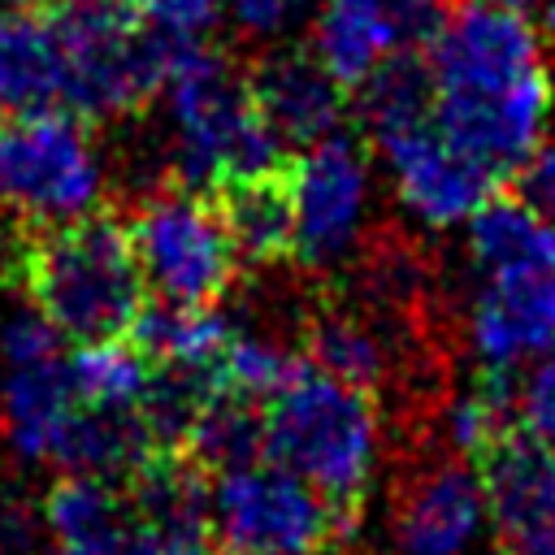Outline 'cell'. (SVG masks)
Here are the masks:
<instances>
[{
  "mask_svg": "<svg viewBox=\"0 0 555 555\" xmlns=\"http://www.w3.org/2000/svg\"><path fill=\"white\" fill-rule=\"evenodd\" d=\"M182 451L195 464L212 468V473L264 455V416H260V403L238 399V395H225V390L212 395L204 403V412L195 416Z\"/></svg>",
  "mask_w": 555,
  "mask_h": 555,
  "instance_id": "25",
  "label": "cell"
},
{
  "mask_svg": "<svg viewBox=\"0 0 555 555\" xmlns=\"http://www.w3.org/2000/svg\"><path fill=\"white\" fill-rule=\"evenodd\" d=\"M395 48H403V39L390 0H317L308 52L347 91H356Z\"/></svg>",
  "mask_w": 555,
  "mask_h": 555,
  "instance_id": "18",
  "label": "cell"
},
{
  "mask_svg": "<svg viewBox=\"0 0 555 555\" xmlns=\"http://www.w3.org/2000/svg\"><path fill=\"white\" fill-rule=\"evenodd\" d=\"M464 225V256L473 278L555 269V221L520 204L512 191H494Z\"/></svg>",
  "mask_w": 555,
  "mask_h": 555,
  "instance_id": "19",
  "label": "cell"
},
{
  "mask_svg": "<svg viewBox=\"0 0 555 555\" xmlns=\"http://www.w3.org/2000/svg\"><path fill=\"white\" fill-rule=\"evenodd\" d=\"M512 555H555V533L542 538V542H533V546H520V551H512Z\"/></svg>",
  "mask_w": 555,
  "mask_h": 555,
  "instance_id": "33",
  "label": "cell"
},
{
  "mask_svg": "<svg viewBox=\"0 0 555 555\" xmlns=\"http://www.w3.org/2000/svg\"><path fill=\"white\" fill-rule=\"evenodd\" d=\"M43 555H130V507L108 477L65 473L39 503Z\"/></svg>",
  "mask_w": 555,
  "mask_h": 555,
  "instance_id": "16",
  "label": "cell"
},
{
  "mask_svg": "<svg viewBox=\"0 0 555 555\" xmlns=\"http://www.w3.org/2000/svg\"><path fill=\"white\" fill-rule=\"evenodd\" d=\"M351 108L364 126V143L434 117V69L425 48H395L356 91Z\"/></svg>",
  "mask_w": 555,
  "mask_h": 555,
  "instance_id": "23",
  "label": "cell"
},
{
  "mask_svg": "<svg viewBox=\"0 0 555 555\" xmlns=\"http://www.w3.org/2000/svg\"><path fill=\"white\" fill-rule=\"evenodd\" d=\"M464 338L481 369L520 373L555 343V269L473 278Z\"/></svg>",
  "mask_w": 555,
  "mask_h": 555,
  "instance_id": "12",
  "label": "cell"
},
{
  "mask_svg": "<svg viewBox=\"0 0 555 555\" xmlns=\"http://www.w3.org/2000/svg\"><path fill=\"white\" fill-rule=\"evenodd\" d=\"M48 0H0V13H30V9H43Z\"/></svg>",
  "mask_w": 555,
  "mask_h": 555,
  "instance_id": "31",
  "label": "cell"
},
{
  "mask_svg": "<svg viewBox=\"0 0 555 555\" xmlns=\"http://www.w3.org/2000/svg\"><path fill=\"white\" fill-rule=\"evenodd\" d=\"M299 347L312 369L377 390L390 377V343L356 304H312L299 317Z\"/></svg>",
  "mask_w": 555,
  "mask_h": 555,
  "instance_id": "21",
  "label": "cell"
},
{
  "mask_svg": "<svg viewBox=\"0 0 555 555\" xmlns=\"http://www.w3.org/2000/svg\"><path fill=\"white\" fill-rule=\"evenodd\" d=\"M395 516L403 555H464L490 520L477 464L455 455L429 460L403 481Z\"/></svg>",
  "mask_w": 555,
  "mask_h": 555,
  "instance_id": "14",
  "label": "cell"
},
{
  "mask_svg": "<svg viewBox=\"0 0 555 555\" xmlns=\"http://www.w3.org/2000/svg\"><path fill=\"white\" fill-rule=\"evenodd\" d=\"M507 191H512L520 204H529L533 212H542V217L555 221V134H551V130H546V134L525 152V160L507 173Z\"/></svg>",
  "mask_w": 555,
  "mask_h": 555,
  "instance_id": "28",
  "label": "cell"
},
{
  "mask_svg": "<svg viewBox=\"0 0 555 555\" xmlns=\"http://www.w3.org/2000/svg\"><path fill=\"white\" fill-rule=\"evenodd\" d=\"M147 377L152 364L130 338L74 343L69 351V386L87 408H139Z\"/></svg>",
  "mask_w": 555,
  "mask_h": 555,
  "instance_id": "24",
  "label": "cell"
},
{
  "mask_svg": "<svg viewBox=\"0 0 555 555\" xmlns=\"http://www.w3.org/2000/svg\"><path fill=\"white\" fill-rule=\"evenodd\" d=\"M295 204V260L304 269H338L364 247L369 217V143L334 130L286 160Z\"/></svg>",
  "mask_w": 555,
  "mask_h": 555,
  "instance_id": "10",
  "label": "cell"
},
{
  "mask_svg": "<svg viewBox=\"0 0 555 555\" xmlns=\"http://www.w3.org/2000/svg\"><path fill=\"white\" fill-rule=\"evenodd\" d=\"M295 369H299V356H295L273 330H260V325H234L230 338H225L217 377H221V390H225V395L264 403V399H269Z\"/></svg>",
  "mask_w": 555,
  "mask_h": 555,
  "instance_id": "26",
  "label": "cell"
},
{
  "mask_svg": "<svg viewBox=\"0 0 555 555\" xmlns=\"http://www.w3.org/2000/svg\"><path fill=\"white\" fill-rule=\"evenodd\" d=\"M65 48L52 17L0 13V117L61 108Z\"/></svg>",
  "mask_w": 555,
  "mask_h": 555,
  "instance_id": "20",
  "label": "cell"
},
{
  "mask_svg": "<svg viewBox=\"0 0 555 555\" xmlns=\"http://www.w3.org/2000/svg\"><path fill=\"white\" fill-rule=\"evenodd\" d=\"M247 87L264 126L291 156L343 130L351 113V91L308 48H269L247 65Z\"/></svg>",
  "mask_w": 555,
  "mask_h": 555,
  "instance_id": "13",
  "label": "cell"
},
{
  "mask_svg": "<svg viewBox=\"0 0 555 555\" xmlns=\"http://www.w3.org/2000/svg\"><path fill=\"white\" fill-rule=\"evenodd\" d=\"M369 152L382 156L395 199L429 230L464 225L503 182L494 169H486L477 156L451 143L434 117L386 139H373Z\"/></svg>",
  "mask_w": 555,
  "mask_h": 555,
  "instance_id": "11",
  "label": "cell"
},
{
  "mask_svg": "<svg viewBox=\"0 0 555 555\" xmlns=\"http://www.w3.org/2000/svg\"><path fill=\"white\" fill-rule=\"evenodd\" d=\"M312 0H225L230 22L247 39H278Z\"/></svg>",
  "mask_w": 555,
  "mask_h": 555,
  "instance_id": "30",
  "label": "cell"
},
{
  "mask_svg": "<svg viewBox=\"0 0 555 555\" xmlns=\"http://www.w3.org/2000/svg\"><path fill=\"white\" fill-rule=\"evenodd\" d=\"M204 520L221 555H321L356 529V516L269 455L212 473Z\"/></svg>",
  "mask_w": 555,
  "mask_h": 555,
  "instance_id": "7",
  "label": "cell"
},
{
  "mask_svg": "<svg viewBox=\"0 0 555 555\" xmlns=\"http://www.w3.org/2000/svg\"><path fill=\"white\" fill-rule=\"evenodd\" d=\"M139 17L169 39H204L217 17L225 13V0H134Z\"/></svg>",
  "mask_w": 555,
  "mask_h": 555,
  "instance_id": "29",
  "label": "cell"
},
{
  "mask_svg": "<svg viewBox=\"0 0 555 555\" xmlns=\"http://www.w3.org/2000/svg\"><path fill=\"white\" fill-rule=\"evenodd\" d=\"M160 95L173 182L212 191L230 178L269 173L291 160L251 100L247 69L221 48L182 39Z\"/></svg>",
  "mask_w": 555,
  "mask_h": 555,
  "instance_id": "3",
  "label": "cell"
},
{
  "mask_svg": "<svg viewBox=\"0 0 555 555\" xmlns=\"http://www.w3.org/2000/svg\"><path fill=\"white\" fill-rule=\"evenodd\" d=\"M260 416L264 455L304 477L338 512L360 516L382 451V416L373 390L299 364L260 403Z\"/></svg>",
  "mask_w": 555,
  "mask_h": 555,
  "instance_id": "4",
  "label": "cell"
},
{
  "mask_svg": "<svg viewBox=\"0 0 555 555\" xmlns=\"http://www.w3.org/2000/svg\"><path fill=\"white\" fill-rule=\"evenodd\" d=\"M486 4H499V9H516V13H525V17H529V13H533L542 0H486Z\"/></svg>",
  "mask_w": 555,
  "mask_h": 555,
  "instance_id": "32",
  "label": "cell"
},
{
  "mask_svg": "<svg viewBox=\"0 0 555 555\" xmlns=\"http://www.w3.org/2000/svg\"><path fill=\"white\" fill-rule=\"evenodd\" d=\"M516 425L555 447V343L516 373Z\"/></svg>",
  "mask_w": 555,
  "mask_h": 555,
  "instance_id": "27",
  "label": "cell"
},
{
  "mask_svg": "<svg viewBox=\"0 0 555 555\" xmlns=\"http://www.w3.org/2000/svg\"><path fill=\"white\" fill-rule=\"evenodd\" d=\"M486 512L499 542L512 551L555 533V447L529 429H507L477 464Z\"/></svg>",
  "mask_w": 555,
  "mask_h": 555,
  "instance_id": "15",
  "label": "cell"
},
{
  "mask_svg": "<svg viewBox=\"0 0 555 555\" xmlns=\"http://www.w3.org/2000/svg\"><path fill=\"white\" fill-rule=\"evenodd\" d=\"M52 22L65 48L61 108L87 121H126L165 91L182 39L147 26L121 0H65Z\"/></svg>",
  "mask_w": 555,
  "mask_h": 555,
  "instance_id": "5",
  "label": "cell"
},
{
  "mask_svg": "<svg viewBox=\"0 0 555 555\" xmlns=\"http://www.w3.org/2000/svg\"><path fill=\"white\" fill-rule=\"evenodd\" d=\"M434 69V121L451 143L507 178L551 130V74L538 26L486 0H460L425 48Z\"/></svg>",
  "mask_w": 555,
  "mask_h": 555,
  "instance_id": "1",
  "label": "cell"
},
{
  "mask_svg": "<svg viewBox=\"0 0 555 555\" xmlns=\"http://www.w3.org/2000/svg\"><path fill=\"white\" fill-rule=\"evenodd\" d=\"M429 4H447V9H451V4H460V0H429Z\"/></svg>",
  "mask_w": 555,
  "mask_h": 555,
  "instance_id": "34",
  "label": "cell"
},
{
  "mask_svg": "<svg viewBox=\"0 0 555 555\" xmlns=\"http://www.w3.org/2000/svg\"><path fill=\"white\" fill-rule=\"evenodd\" d=\"M212 199L221 208L238 260H247L251 269H278L295 260V204L286 165L251 178H230L212 186Z\"/></svg>",
  "mask_w": 555,
  "mask_h": 555,
  "instance_id": "17",
  "label": "cell"
},
{
  "mask_svg": "<svg viewBox=\"0 0 555 555\" xmlns=\"http://www.w3.org/2000/svg\"><path fill=\"white\" fill-rule=\"evenodd\" d=\"M13 273L26 304L65 343L126 338L147 304L130 230L100 208L56 225H22Z\"/></svg>",
  "mask_w": 555,
  "mask_h": 555,
  "instance_id": "2",
  "label": "cell"
},
{
  "mask_svg": "<svg viewBox=\"0 0 555 555\" xmlns=\"http://www.w3.org/2000/svg\"><path fill=\"white\" fill-rule=\"evenodd\" d=\"M78 412L65 338L26 304L0 321V434L22 464L56 468Z\"/></svg>",
  "mask_w": 555,
  "mask_h": 555,
  "instance_id": "9",
  "label": "cell"
},
{
  "mask_svg": "<svg viewBox=\"0 0 555 555\" xmlns=\"http://www.w3.org/2000/svg\"><path fill=\"white\" fill-rule=\"evenodd\" d=\"M143 286L173 304H221L238 278V251L212 191L169 182L126 221Z\"/></svg>",
  "mask_w": 555,
  "mask_h": 555,
  "instance_id": "8",
  "label": "cell"
},
{
  "mask_svg": "<svg viewBox=\"0 0 555 555\" xmlns=\"http://www.w3.org/2000/svg\"><path fill=\"white\" fill-rule=\"evenodd\" d=\"M230 330H234V321L221 317L212 304L156 299V304L139 308L126 338L147 356V364H191V369H208L217 377Z\"/></svg>",
  "mask_w": 555,
  "mask_h": 555,
  "instance_id": "22",
  "label": "cell"
},
{
  "mask_svg": "<svg viewBox=\"0 0 555 555\" xmlns=\"http://www.w3.org/2000/svg\"><path fill=\"white\" fill-rule=\"evenodd\" d=\"M108 186L91 121L69 108L0 117V212L17 225H56L100 208Z\"/></svg>",
  "mask_w": 555,
  "mask_h": 555,
  "instance_id": "6",
  "label": "cell"
}]
</instances>
